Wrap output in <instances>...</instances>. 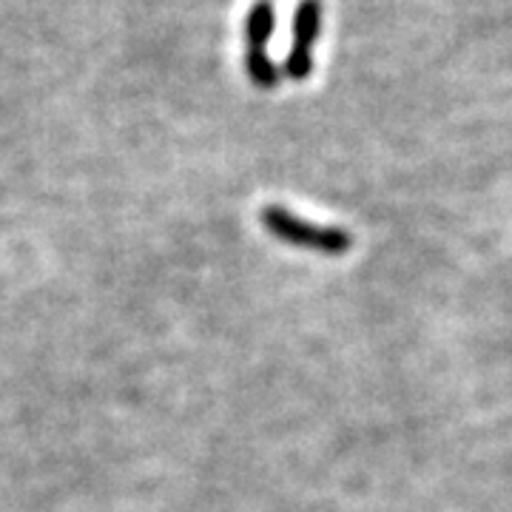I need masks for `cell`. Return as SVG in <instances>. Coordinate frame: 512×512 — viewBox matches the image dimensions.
Instances as JSON below:
<instances>
[{"label": "cell", "mask_w": 512, "mask_h": 512, "mask_svg": "<svg viewBox=\"0 0 512 512\" xmlns=\"http://www.w3.org/2000/svg\"><path fill=\"white\" fill-rule=\"evenodd\" d=\"M245 72L259 89H276L279 83V69L265 52H245Z\"/></svg>", "instance_id": "4"}, {"label": "cell", "mask_w": 512, "mask_h": 512, "mask_svg": "<svg viewBox=\"0 0 512 512\" xmlns=\"http://www.w3.org/2000/svg\"><path fill=\"white\" fill-rule=\"evenodd\" d=\"M259 220H262L268 234H274L276 239H282L288 245H296V248H308V251H319V254L339 256L348 254L350 245H353L348 231L299 220V217H293L288 208H279V205H265L262 214H259Z\"/></svg>", "instance_id": "1"}, {"label": "cell", "mask_w": 512, "mask_h": 512, "mask_svg": "<svg viewBox=\"0 0 512 512\" xmlns=\"http://www.w3.org/2000/svg\"><path fill=\"white\" fill-rule=\"evenodd\" d=\"M276 9L271 0H256L245 18V52H265L268 40L274 35Z\"/></svg>", "instance_id": "3"}, {"label": "cell", "mask_w": 512, "mask_h": 512, "mask_svg": "<svg viewBox=\"0 0 512 512\" xmlns=\"http://www.w3.org/2000/svg\"><path fill=\"white\" fill-rule=\"evenodd\" d=\"M322 32V0H302L293 15V40L285 72L291 80L302 83L313 72V43Z\"/></svg>", "instance_id": "2"}]
</instances>
